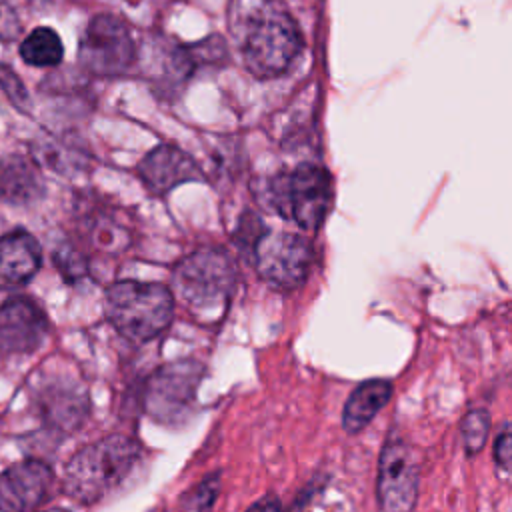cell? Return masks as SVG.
Wrapping results in <instances>:
<instances>
[{"instance_id":"obj_1","label":"cell","mask_w":512,"mask_h":512,"mask_svg":"<svg viewBox=\"0 0 512 512\" xmlns=\"http://www.w3.org/2000/svg\"><path fill=\"white\" fill-rule=\"evenodd\" d=\"M228 28L244 66L258 78L284 74L302 50L296 22L274 0H230Z\"/></svg>"},{"instance_id":"obj_2","label":"cell","mask_w":512,"mask_h":512,"mask_svg":"<svg viewBox=\"0 0 512 512\" xmlns=\"http://www.w3.org/2000/svg\"><path fill=\"white\" fill-rule=\"evenodd\" d=\"M138 458V442L124 434L86 444L66 464L64 492L82 504H94L128 478Z\"/></svg>"},{"instance_id":"obj_3","label":"cell","mask_w":512,"mask_h":512,"mask_svg":"<svg viewBox=\"0 0 512 512\" xmlns=\"http://www.w3.org/2000/svg\"><path fill=\"white\" fill-rule=\"evenodd\" d=\"M104 308L122 338L142 344L168 328L174 314V296L158 282L120 280L106 290Z\"/></svg>"},{"instance_id":"obj_4","label":"cell","mask_w":512,"mask_h":512,"mask_svg":"<svg viewBox=\"0 0 512 512\" xmlns=\"http://www.w3.org/2000/svg\"><path fill=\"white\" fill-rule=\"evenodd\" d=\"M268 200L282 218L312 232L320 228L332 204L330 174L314 164L280 172L268 184Z\"/></svg>"},{"instance_id":"obj_5","label":"cell","mask_w":512,"mask_h":512,"mask_svg":"<svg viewBox=\"0 0 512 512\" xmlns=\"http://www.w3.org/2000/svg\"><path fill=\"white\" fill-rule=\"evenodd\" d=\"M236 270L220 248H200L184 256L172 274V296L194 312L218 310L232 294Z\"/></svg>"},{"instance_id":"obj_6","label":"cell","mask_w":512,"mask_h":512,"mask_svg":"<svg viewBox=\"0 0 512 512\" xmlns=\"http://www.w3.org/2000/svg\"><path fill=\"white\" fill-rule=\"evenodd\" d=\"M136 54L130 26L114 14L94 16L78 42V64L100 78L126 74L136 62Z\"/></svg>"},{"instance_id":"obj_7","label":"cell","mask_w":512,"mask_h":512,"mask_svg":"<svg viewBox=\"0 0 512 512\" xmlns=\"http://www.w3.org/2000/svg\"><path fill=\"white\" fill-rule=\"evenodd\" d=\"M252 260L264 282L278 290H294L310 272L312 246L300 234L262 232L252 246Z\"/></svg>"},{"instance_id":"obj_8","label":"cell","mask_w":512,"mask_h":512,"mask_svg":"<svg viewBox=\"0 0 512 512\" xmlns=\"http://www.w3.org/2000/svg\"><path fill=\"white\" fill-rule=\"evenodd\" d=\"M204 368L194 360L170 362L158 368L144 386V410L158 422L176 424L192 408Z\"/></svg>"},{"instance_id":"obj_9","label":"cell","mask_w":512,"mask_h":512,"mask_svg":"<svg viewBox=\"0 0 512 512\" xmlns=\"http://www.w3.org/2000/svg\"><path fill=\"white\" fill-rule=\"evenodd\" d=\"M420 458L416 450L398 438H390L378 460L376 496L382 512H412L418 498Z\"/></svg>"},{"instance_id":"obj_10","label":"cell","mask_w":512,"mask_h":512,"mask_svg":"<svg viewBox=\"0 0 512 512\" xmlns=\"http://www.w3.org/2000/svg\"><path fill=\"white\" fill-rule=\"evenodd\" d=\"M48 334L44 310L26 296H16L0 306V350L26 354L36 350Z\"/></svg>"},{"instance_id":"obj_11","label":"cell","mask_w":512,"mask_h":512,"mask_svg":"<svg viewBox=\"0 0 512 512\" xmlns=\"http://www.w3.org/2000/svg\"><path fill=\"white\" fill-rule=\"evenodd\" d=\"M52 470L42 460H22L0 474V510L30 512L48 494Z\"/></svg>"},{"instance_id":"obj_12","label":"cell","mask_w":512,"mask_h":512,"mask_svg":"<svg viewBox=\"0 0 512 512\" xmlns=\"http://www.w3.org/2000/svg\"><path fill=\"white\" fill-rule=\"evenodd\" d=\"M138 176L152 194H166L178 184L200 180L202 170L178 146L158 144L138 162Z\"/></svg>"},{"instance_id":"obj_13","label":"cell","mask_w":512,"mask_h":512,"mask_svg":"<svg viewBox=\"0 0 512 512\" xmlns=\"http://www.w3.org/2000/svg\"><path fill=\"white\" fill-rule=\"evenodd\" d=\"M44 196V178L34 158L6 154L0 158V200L26 206Z\"/></svg>"},{"instance_id":"obj_14","label":"cell","mask_w":512,"mask_h":512,"mask_svg":"<svg viewBox=\"0 0 512 512\" xmlns=\"http://www.w3.org/2000/svg\"><path fill=\"white\" fill-rule=\"evenodd\" d=\"M40 268V244L24 230L0 238V286L26 284Z\"/></svg>"},{"instance_id":"obj_15","label":"cell","mask_w":512,"mask_h":512,"mask_svg":"<svg viewBox=\"0 0 512 512\" xmlns=\"http://www.w3.org/2000/svg\"><path fill=\"white\" fill-rule=\"evenodd\" d=\"M392 398L388 380H366L352 390L342 408V426L346 432H360Z\"/></svg>"},{"instance_id":"obj_16","label":"cell","mask_w":512,"mask_h":512,"mask_svg":"<svg viewBox=\"0 0 512 512\" xmlns=\"http://www.w3.org/2000/svg\"><path fill=\"white\" fill-rule=\"evenodd\" d=\"M40 406H42V412L46 416V420L52 424V426H58V428H64V430H70V428H76L86 410H88V404H86V396L84 392H80L78 388H70V386H48L44 392H42V400H40Z\"/></svg>"},{"instance_id":"obj_17","label":"cell","mask_w":512,"mask_h":512,"mask_svg":"<svg viewBox=\"0 0 512 512\" xmlns=\"http://www.w3.org/2000/svg\"><path fill=\"white\" fill-rule=\"evenodd\" d=\"M32 150L38 164H44L52 172L66 174V176L82 172L90 160L86 150L66 142L64 138H54V136H46L34 142Z\"/></svg>"},{"instance_id":"obj_18","label":"cell","mask_w":512,"mask_h":512,"mask_svg":"<svg viewBox=\"0 0 512 512\" xmlns=\"http://www.w3.org/2000/svg\"><path fill=\"white\" fill-rule=\"evenodd\" d=\"M20 58L36 68H54L64 58V46L58 32L50 26L34 28L20 42Z\"/></svg>"},{"instance_id":"obj_19","label":"cell","mask_w":512,"mask_h":512,"mask_svg":"<svg viewBox=\"0 0 512 512\" xmlns=\"http://www.w3.org/2000/svg\"><path fill=\"white\" fill-rule=\"evenodd\" d=\"M290 512H348L346 498L330 482H310L296 498Z\"/></svg>"},{"instance_id":"obj_20","label":"cell","mask_w":512,"mask_h":512,"mask_svg":"<svg viewBox=\"0 0 512 512\" xmlns=\"http://www.w3.org/2000/svg\"><path fill=\"white\" fill-rule=\"evenodd\" d=\"M490 430V414L484 408H470L462 422H460V434H462V444L468 456L478 454L488 438Z\"/></svg>"},{"instance_id":"obj_21","label":"cell","mask_w":512,"mask_h":512,"mask_svg":"<svg viewBox=\"0 0 512 512\" xmlns=\"http://www.w3.org/2000/svg\"><path fill=\"white\" fill-rule=\"evenodd\" d=\"M0 88L16 108H20L22 112L30 110V96L26 86L22 84L18 74L6 64H0Z\"/></svg>"},{"instance_id":"obj_22","label":"cell","mask_w":512,"mask_h":512,"mask_svg":"<svg viewBox=\"0 0 512 512\" xmlns=\"http://www.w3.org/2000/svg\"><path fill=\"white\" fill-rule=\"evenodd\" d=\"M218 488H220V476L212 474L208 478H204L194 492L190 494L186 508L188 512H210L216 496H218Z\"/></svg>"},{"instance_id":"obj_23","label":"cell","mask_w":512,"mask_h":512,"mask_svg":"<svg viewBox=\"0 0 512 512\" xmlns=\"http://www.w3.org/2000/svg\"><path fill=\"white\" fill-rule=\"evenodd\" d=\"M54 258H56V266L68 280H76L86 274V260L72 246H60Z\"/></svg>"},{"instance_id":"obj_24","label":"cell","mask_w":512,"mask_h":512,"mask_svg":"<svg viewBox=\"0 0 512 512\" xmlns=\"http://www.w3.org/2000/svg\"><path fill=\"white\" fill-rule=\"evenodd\" d=\"M494 460L500 470L512 474V420L502 424L494 438Z\"/></svg>"},{"instance_id":"obj_25","label":"cell","mask_w":512,"mask_h":512,"mask_svg":"<svg viewBox=\"0 0 512 512\" xmlns=\"http://www.w3.org/2000/svg\"><path fill=\"white\" fill-rule=\"evenodd\" d=\"M22 30V22L8 0H0V40L10 42Z\"/></svg>"},{"instance_id":"obj_26","label":"cell","mask_w":512,"mask_h":512,"mask_svg":"<svg viewBox=\"0 0 512 512\" xmlns=\"http://www.w3.org/2000/svg\"><path fill=\"white\" fill-rule=\"evenodd\" d=\"M246 512H282V506L276 498L272 496H264L260 500H256Z\"/></svg>"},{"instance_id":"obj_27","label":"cell","mask_w":512,"mask_h":512,"mask_svg":"<svg viewBox=\"0 0 512 512\" xmlns=\"http://www.w3.org/2000/svg\"><path fill=\"white\" fill-rule=\"evenodd\" d=\"M40 512H66V510H60V508H50V510H40Z\"/></svg>"}]
</instances>
